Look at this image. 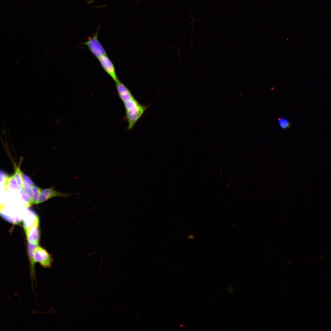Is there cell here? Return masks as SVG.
Wrapping results in <instances>:
<instances>
[{"label": "cell", "instance_id": "obj_1", "mask_svg": "<svg viewBox=\"0 0 331 331\" xmlns=\"http://www.w3.org/2000/svg\"><path fill=\"white\" fill-rule=\"evenodd\" d=\"M124 105L126 111V117L128 123V128L129 130H131L143 115L147 107L139 103L135 98Z\"/></svg>", "mask_w": 331, "mask_h": 331}, {"label": "cell", "instance_id": "obj_2", "mask_svg": "<svg viewBox=\"0 0 331 331\" xmlns=\"http://www.w3.org/2000/svg\"><path fill=\"white\" fill-rule=\"evenodd\" d=\"M97 28L96 32L88 38L87 41L82 42L81 45L87 46L92 54L96 58L106 55V51L98 39V35L100 27Z\"/></svg>", "mask_w": 331, "mask_h": 331}, {"label": "cell", "instance_id": "obj_3", "mask_svg": "<svg viewBox=\"0 0 331 331\" xmlns=\"http://www.w3.org/2000/svg\"><path fill=\"white\" fill-rule=\"evenodd\" d=\"M33 260L35 263L38 262L45 268L51 267L53 261L51 256L47 251L38 245L34 251Z\"/></svg>", "mask_w": 331, "mask_h": 331}, {"label": "cell", "instance_id": "obj_4", "mask_svg": "<svg viewBox=\"0 0 331 331\" xmlns=\"http://www.w3.org/2000/svg\"><path fill=\"white\" fill-rule=\"evenodd\" d=\"M73 195V194H70L58 192L56 191L53 187L48 188L42 189L36 204L43 203L53 197L60 196L63 198H67L70 196Z\"/></svg>", "mask_w": 331, "mask_h": 331}, {"label": "cell", "instance_id": "obj_5", "mask_svg": "<svg viewBox=\"0 0 331 331\" xmlns=\"http://www.w3.org/2000/svg\"><path fill=\"white\" fill-rule=\"evenodd\" d=\"M98 59L103 69L115 82L118 80L114 66L107 55L100 57Z\"/></svg>", "mask_w": 331, "mask_h": 331}, {"label": "cell", "instance_id": "obj_6", "mask_svg": "<svg viewBox=\"0 0 331 331\" xmlns=\"http://www.w3.org/2000/svg\"><path fill=\"white\" fill-rule=\"evenodd\" d=\"M24 230L35 225H39V219L35 212L28 208L26 212L23 214L22 219Z\"/></svg>", "mask_w": 331, "mask_h": 331}, {"label": "cell", "instance_id": "obj_7", "mask_svg": "<svg viewBox=\"0 0 331 331\" xmlns=\"http://www.w3.org/2000/svg\"><path fill=\"white\" fill-rule=\"evenodd\" d=\"M115 83L118 95L124 104L135 98L128 88L119 80Z\"/></svg>", "mask_w": 331, "mask_h": 331}, {"label": "cell", "instance_id": "obj_8", "mask_svg": "<svg viewBox=\"0 0 331 331\" xmlns=\"http://www.w3.org/2000/svg\"><path fill=\"white\" fill-rule=\"evenodd\" d=\"M39 225L33 226L25 230L29 242L38 245L40 239Z\"/></svg>", "mask_w": 331, "mask_h": 331}, {"label": "cell", "instance_id": "obj_9", "mask_svg": "<svg viewBox=\"0 0 331 331\" xmlns=\"http://www.w3.org/2000/svg\"><path fill=\"white\" fill-rule=\"evenodd\" d=\"M38 245H35L29 242L28 243V248L30 262V276L31 282L33 285V280L36 278L35 270V262L33 260L34 251L37 246Z\"/></svg>", "mask_w": 331, "mask_h": 331}, {"label": "cell", "instance_id": "obj_10", "mask_svg": "<svg viewBox=\"0 0 331 331\" xmlns=\"http://www.w3.org/2000/svg\"><path fill=\"white\" fill-rule=\"evenodd\" d=\"M32 195L31 204H36L42 188L35 185L31 187Z\"/></svg>", "mask_w": 331, "mask_h": 331}, {"label": "cell", "instance_id": "obj_11", "mask_svg": "<svg viewBox=\"0 0 331 331\" xmlns=\"http://www.w3.org/2000/svg\"><path fill=\"white\" fill-rule=\"evenodd\" d=\"M22 172L19 167L17 168L14 175L15 178L17 185L21 189L23 188V179L22 176Z\"/></svg>", "mask_w": 331, "mask_h": 331}, {"label": "cell", "instance_id": "obj_12", "mask_svg": "<svg viewBox=\"0 0 331 331\" xmlns=\"http://www.w3.org/2000/svg\"><path fill=\"white\" fill-rule=\"evenodd\" d=\"M20 194L24 202L25 205L28 207L31 204V197L28 193L25 192L23 189L20 190Z\"/></svg>", "mask_w": 331, "mask_h": 331}, {"label": "cell", "instance_id": "obj_13", "mask_svg": "<svg viewBox=\"0 0 331 331\" xmlns=\"http://www.w3.org/2000/svg\"><path fill=\"white\" fill-rule=\"evenodd\" d=\"M6 189L8 191L12 192L21 190V188L17 184H5Z\"/></svg>", "mask_w": 331, "mask_h": 331}, {"label": "cell", "instance_id": "obj_14", "mask_svg": "<svg viewBox=\"0 0 331 331\" xmlns=\"http://www.w3.org/2000/svg\"><path fill=\"white\" fill-rule=\"evenodd\" d=\"M278 123L280 126L282 128L285 129L290 127V123L285 118H279L278 120Z\"/></svg>", "mask_w": 331, "mask_h": 331}, {"label": "cell", "instance_id": "obj_15", "mask_svg": "<svg viewBox=\"0 0 331 331\" xmlns=\"http://www.w3.org/2000/svg\"><path fill=\"white\" fill-rule=\"evenodd\" d=\"M24 191L27 193L31 198L32 192L31 187L25 181L23 180V188Z\"/></svg>", "mask_w": 331, "mask_h": 331}, {"label": "cell", "instance_id": "obj_16", "mask_svg": "<svg viewBox=\"0 0 331 331\" xmlns=\"http://www.w3.org/2000/svg\"><path fill=\"white\" fill-rule=\"evenodd\" d=\"M5 184H17L14 175H12L10 177H7L6 179Z\"/></svg>", "mask_w": 331, "mask_h": 331}, {"label": "cell", "instance_id": "obj_17", "mask_svg": "<svg viewBox=\"0 0 331 331\" xmlns=\"http://www.w3.org/2000/svg\"><path fill=\"white\" fill-rule=\"evenodd\" d=\"M23 179L31 187L34 185V183L31 178L28 176L22 173Z\"/></svg>", "mask_w": 331, "mask_h": 331}, {"label": "cell", "instance_id": "obj_18", "mask_svg": "<svg viewBox=\"0 0 331 331\" xmlns=\"http://www.w3.org/2000/svg\"><path fill=\"white\" fill-rule=\"evenodd\" d=\"M7 175L3 172L0 170V183L5 184Z\"/></svg>", "mask_w": 331, "mask_h": 331}]
</instances>
